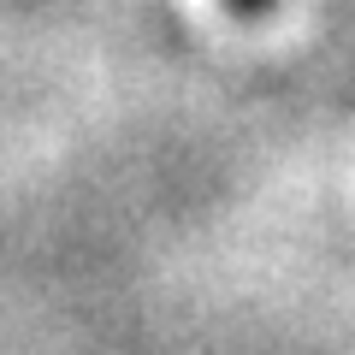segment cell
I'll use <instances>...</instances> for the list:
<instances>
[{"instance_id":"obj_1","label":"cell","mask_w":355,"mask_h":355,"mask_svg":"<svg viewBox=\"0 0 355 355\" xmlns=\"http://www.w3.org/2000/svg\"><path fill=\"white\" fill-rule=\"evenodd\" d=\"M231 6H237V12H266L272 0H231Z\"/></svg>"}]
</instances>
